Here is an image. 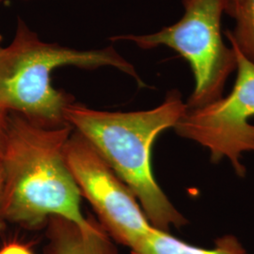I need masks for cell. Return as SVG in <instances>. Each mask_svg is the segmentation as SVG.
<instances>
[{
  "mask_svg": "<svg viewBox=\"0 0 254 254\" xmlns=\"http://www.w3.org/2000/svg\"><path fill=\"white\" fill-rule=\"evenodd\" d=\"M73 132L68 125L45 127L9 113L0 151L3 193L0 217L35 230L52 217L91 226L80 207L81 193L70 172L64 150Z\"/></svg>",
  "mask_w": 254,
  "mask_h": 254,
  "instance_id": "6da1fadb",
  "label": "cell"
},
{
  "mask_svg": "<svg viewBox=\"0 0 254 254\" xmlns=\"http://www.w3.org/2000/svg\"><path fill=\"white\" fill-rule=\"evenodd\" d=\"M188 109L178 91L168 92L153 109L111 112L69 103L65 123L81 135L133 192L153 227L180 229L188 219L154 178L152 147L162 132L174 128Z\"/></svg>",
  "mask_w": 254,
  "mask_h": 254,
  "instance_id": "7a4b0ae2",
  "label": "cell"
},
{
  "mask_svg": "<svg viewBox=\"0 0 254 254\" xmlns=\"http://www.w3.org/2000/svg\"><path fill=\"white\" fill-rule=\"evenodd\" d=\"M65 66L111 67L144 85L135 67L113 46L84 50L48 43L18 18L11 42L0 46V110L42 127L67 125L64 109L72 101L52 85V73Z\"/></svg>",
  "mask_w": 254,
  "mask_h": 254,
  "instance_id": "3957f363",
  "label": "cell"
},
{
  "mask_svg": "<svg viewBox=\"0 0 254 254\" xmlns=\"http://www.w3.org/2000/svg\"><path fill=\"white\" fill-rule=\"evenodd\" d=\"M184 14L179 21L142 35H122L111 41H127L141 49L166 46L177 52L190 66L194 88L187 101L189 109H200L219 100L237 59L233 46L224 43L221 20L226 0H182Z\"/></svg>",
  "mask_w": 254,
  "mask_h": 254,
  "instance_id": "277c9868",
  "label": "cell"
},
{
  "mask_svg": "<svg viewBox=\"0 0 254 254\" xmlns=\"http://www.w3.org/2000/svg\"><path fill=\"white\" fill-rule=\"evenodd\" d=\"M232 46L237 59L233 90L205 107L187 109L173 129L205 148L213 162L227 160L243 177L247 173L244 154L254 152V125L251 124L254 118V65Z\"/></svg>",
  "mask_w": 254,
  "mask_h": 254,
  "instance_id": "5b68a950",
  "label": "cell"
},
{
  "mask_svg": "<svg viewBox=\"0 0 254 254\" xmlns=\"http://www.w3.org/2000/svg\"><path fill=\"white\" fill-rule=\"evenodd\" d=\"M64 154L81 196L91 203L101 226L114 242L131 250L153 229L133 192L73 130Z\"/></svg>",
  "mask_w": 254,
  "mask_h": 254,
  "instance_id": "8992f818",
  "label": "cell"
},
{
  "mask_svg": "<svg viewBox=\"0 0 254 254\" xmlns=\"http://www.w3.org/2000/svg\"><path fill=\"white\" fill-rule=\"evenodd\" d=\"M46 226L44 254H119L115 242L95 220L85 228L66 218L52 217Z\"/></svg>",
  "mask_w": 254,
  "mask_h": 254,
  "instance_id": "52a82bcc",
  "label": "cell"
},
{
  "mask_svg": "<svg viewBox=\"0 0 254 254\" xmlns=\"http://www.w3.org/2000/svg\"><path fill=\"white\" fill-rule=\"evenodd\" d=\"M130 254H250L234 235L219 236L212 248L191 245L156 228L130 250Z\"/></svg>",
  "mask_w": 254,
  "mask_h": 254,
  "instance_id": "ba28073f",
  "label": "cell"
},
{
  "mask_svg": "<svg viewBox=\"0 0 254 254\" xmlns=\"http://www.w3.org/2000/svg\"><path fill=\"white\" fill-rule=\"evenodd\" d=\"M225 14L235 21L226 31L230 45L254 65V0H226Z\"/></svg>",
  "mask_w": 254,
  "mask_h": 254,
  "instance_id": "9c48e42d",
  "label": "cell"
},
{
  "mask_svg": "<svg viewBox=\"0 0 254 254\" xmlns=\"http://www.w3.org/2000/svg\"><path fill=\"white\" fill-rule=\"evenodd\" d=\"M0 254H33V253L27 245L18 242H10L0 250Z\"/></svg>",
  "mask_w": 254,
  "mask_h": 254,
  "instance_id": "30bf717a",
  "label": "cell"
},
{
  "mask_svg": "<svg viewBox=\"0 0 254 254\" xmlns=\"http://www.w3.org/2000/svg\"><path fill=\"white\" fill-rule=\"evenodd\" d=\"M8 115H9V113H6V112L0 110V151L2 149V146H3V143H4V139H5V136H6Z\"/></svg>",
  "mask_w": 254,
  "mask_h": 254,
  "instance_id": "8fae6325",
  "label": "cell"
},
{
  "mask_svg": "<svg viewBox=\"0 0 254 254\" xmlns=\"http://www.w3.org/2000/svg\"><path fill=\"white\" fill-rule=\"evenodd\" d=\"M3 183H4V176H3V166H2V161H1V155H0V205H1L2 193H3Z\"/></svg>",
  "mask_w": 254,
  "mask_h": 254,
  "instance_id": "7c38bea8",
  "label": "cell"
},
{
  "mask_svg": "<svg viewBox=\"0 0 254 254\" xmlns=\"http://www.w3.org/2000/svg\"><path fill=\"white\" fill-rule=\"evenodd\" d=\"M3 222H4V220L0 217V232H1V230H2V227H3Z\"/></svg>",
  "mask_w": 254,
  "mask_h": 254,
  "instance_id": "4fadbf2b",
  "label": "cell"
},
{
  "mask_svg": "<svg viewBox=\"0 0 254 254\" xmlns=\"http://www.w3.org/2000/svg\"><path fill=\"white\" fill-rule=\"evenodd\" d=\"M0 46H1V36H0Z\"/></svg>",
  "mask_w": 254,
  "mask_h": 254,
  "instance_id": "5bb4252c",
  "label": "cell"
},
{
  "mask_svg": "<svg viewBox=\"0 0 254 254\" xmlns=\"http://www.w3.org/2000/svg\"><path fill=\"white\" fill-rule=\"evenodd\" d=\"M1 1H2V0H0V2H1Z\"/></svg>",
  "mask_w": 254,
  "mask_h": 254,
  "instance_id": "9a60e30c",
  "label": "cell"
}]
</instances>
